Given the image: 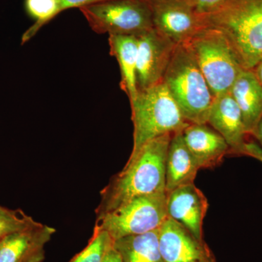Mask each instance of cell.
Wrapping results in <instances>:
<instances>
[{
	"mask_svg": "<svg viewBox=\"0 0 262 262\" xmlns=\"http://www.w3.org/2000/svg\"><path fill=\"white\" fill-rule=\"evenodd\" d=\"M163 82L190 124H207L214 96L185 44L178 45Z\"/></svg>",
	"mask_w": 262,
	"mask_h": 262,
	"instance_id": "cell-4",
	"label": "cell"
},
{
	"mask_svg": "<svg viewBox=\"0 0 262 262\" xmlns=\"http://www.w3.org/2000/svg\"><path fill=\"white\" fill-rule=\"evenodd\" d=\"M182 135L200 170L215 168L229 153L225 139L207 124H189Z\"/></svg>",
	"mask_w": 262,
	"mask_h": 262,
	"instance_id": "cell-14",
	"label": "cell"
},
{
	"mask_svg": "<svg viewBox=\"0 0 262 262\" xmlns=\"http://www.w3.org/2000/svg\"><path fill=\"white\" fill-rule=\"evenodd\" d=\"M56 229L38 222L0 239V262H42L45 246Z\"/></svg>",
	"mask_w": 262,
	"mask_h": 262,
	"instance_id": "cell-11",
	"label": "cell"
},
{
	"mask_svg": "<svg viewBox=\"0 0 262 262\" xmlns=\"http://www.w3.org/2000/svg\"><path fill=\"white\" fill-rule=\"evenodd\" d=\"M207 124L225 139L228 144L229 152L247 155L248 134L242 114L230 93L214 98Z\"/></svg>",
	"mask_w": 262,
	"mask_h": 262,
	"instance_id": "cell-12",
	"label": "cell"
},
{
	"mask_svg": "<svg viewBox=\"0 0 262 262\" xmlns=\"http://www.w3.org/2000/svg\"><path fill=\"white\" fill-rule=\"evenodd\" d=\"M256 76V79L262 87V60L251 70Z\"/></svg>",
	"mask_w": 262,
	"mask_h": 262,
	"instance_id": "cell-25",
	"label": "cell"
},
{
	"mask_svg": "<svg viewBox=\"0 0 262 262\" xmlns=\"http://www.w3.org/2000/svg\"><path fill=\"white\" fill-rule=\"evenodd\" d=\"M255 158L256 159H258L260 160V161L262 162V149H259L258 150L257 152H256V156H255Z\"/></svg>",
	"mask_w": 262,
	"mask_h": 262,
	"instance_id": "cell-27",
	"label": "cell"
},
{
	"mask_svg": "<svg viewBox=\"0 0 262 262\" xmlns=\"http://www.w3.org/2000/svg\"><path fill=\"white\" fill-rule=\"evenodd\" d=\"M148 3H154V2L164 1V0H146Z\"/></svg>",
	"mask_w": 262,
	"mask_h": 262,
	"instance_id": "cell-28",
	"label": "cell"
},
{
	"mask_svg": "<svg viewBox=\"0 0 262 262\" xmlns=\"http://www.w3.org/2000/svg\"><path fill=\"white\" fill-rule=\"evenodd\" d=\"M199 170L194 157L184 142L182 132L173 134L165 163L166 192L194 183Z\"/></svg>",
	"mask_w": 262,
	"mask_h": 262,
	"instance_id": "cell-16",
	"label": "cell"
},
{
	"mask_svg": "<svg viewBox=\"0 0 262 262\" xmlns=\"http://www.w3.org/2000/svg\"><path fill=\"white\" fill-rule=\"evenodd\" d=\"M137 38L136 84L139 91L149 89L163 81L178 45L154 28L142 33Z\"/></svg>",
	"mask_w": 262,
	"mask_h": 262,
	"instance_id": "cell-8",
	"label": "cell"
},
{
	"mask_svg": "<svg viewBox=\"0 0 262 262\" xmlns=\"http://www.w3.org/2000/svg\"><path fill=\"white\" fill-rule=\"evenodd\" d=\"M173 135L150 141L134 160L111 179L100 192L96 217L116 209L136 196L166 192L165 163Z\"/></svg>",
	"mask_w": 262,
	"mask_h": 262,
	"instance_id": "cell-1",
	"label": "cell"
},
{
	"mask_svg": "<svg viewBox=\"0 0 262 262\" xmlns=\"http://www.w3.org/2000/svg\"><path fill=\"white\" fill-rule=\"evenodd\" d=\"M61 3L62 11L70 8H80L87 5L95 4V3H101L106 0H59Z\"/></svg>",
	"mask_w": 262,
	"mask_h": 262,
	"instance_id": "cell-23",
	"label": "cell"
},
{
	"mask_svg": "<svg viewBox=\"0 0 262 262\" xmlns=\"http://www.w3.org/2000/svg\"><path fill=\"white\" fill-rule=\"evenodd\" d=\"M37 223L22 210H12L0 206V239L13 232L28 228Z\"/></svg>",
	"mask_w": 262,
	"mask_h": 262,
	"instance_id": "cell-21",
	"label": "cell"
},
{
	"mask_svg": "<svg viewBox=\"0 0 262 262\" xmlns=\"http://www.w3.org/2000/svg\"><path fill=\"white\" fill-rule=\"evenodd\" d=\"M101 262H122L121 256L114 246L105 255Z\"/></svg>",
	"mask_w": 262,
	"mask_h": 262,
	"instance_id": "cell-24",
	"label": "cell"
},
{
	"mask_svg": "<svg viewBox=\"0 0 262 262\" xmlns=\"http://www.w3.org/2000/svg\"><path fill=\"white\" fill-rule=\"evenodd\" d=\"M149 3L153 27L176 45L185 44L204 27L201 14L185 0Z\"/></svg>",
	"mask_w": 262,
	"mask_h": 262,
	"instance_id": "cell-9",
	"label": "cell"
},
{
	"mask_svg": "<svg viewBox=\"0 0 262 262\" xmlns=\"http://www.w3.org/2000/svg\"><path fill=\"white\" fill-rule=\"evenodd\" d=\"M201 15L204 27L223 34L244 70L262 60V0H227Z\"/></svg>",
	"mask_w": 262,
	"mask_h": 262,
	"instance_id": "cell-2",
	"label": "cell"
},
{
	"mask_svg": "<svg viewBox=\"0 0 262 262\" xmlns=\"http://www.w3.org/2000/svg\"><path fill=\"white\" fill-rule=\"evenodd\" d=\"M191 5L196 13L206 14L221 6L227 0H185Z\"/></svg>",
	"mask_w": 262,
	"mask_h": 262,
	"instance_id": "cell-22",
	"label": "cell"
},
{
	"mask_svg": "<svg viewBox=\"0 0 262 262\" xmlns=\"http://www.w3.org/2000/svg\"><path fill=\"white\" fill-rule=\"evenodd\" d=\"M159 242L165 262H216L204 239L169 217L159 228Z\"/></svg>",
	"mask_w": 262,
	"mask_h": 262,
	"instance_id": "cell-10",
	"label": "cell"
},
{
	"mask_svg": "<svg viewBox=\"0 0 262 262\" xmlns=\"http://www.w3.org/2000/svg\"><path fill=\"white\" fill-rule=\"evenodd\" d=\"M25 9L27 14L35 20V23L24 33L22 37L23 44L62 12L59 0H25Z\"/></svg>",
	"mask_w": 262,
	"mask_h": 262,
	"instance_id": "cell-19",
	"label": "cell"
},
{
	"mask_svg": "<svg viewBox=\"0 0 262 262\" xmlns=\"http://www.w3.org/2000/svg\"><path fill=\"white\" fill-rule=\"evenodd\" d=\"M110 53L116 58L121 73L120 87L126 93L130 103L138 94L136 84L138 38L134 35H108Z\"/></svg>",
	"mask_w": 262,
	"mask_h": 262,
	"instance_id": "cell-17",
	"label": "cell"
},
{
	"mask_svg": "<svg viewBox=\"0 0 262 262\" xmlns=\"http://www.w3.org/2000/svg\"><path fill=\"white\" fill-rule=\"evenodd\" d=\"M168 216L189 229L203 241V225L208 208L206 196L192 184L182 186L167 193Z\"/></svg>",
	"mask_w": 262,
	"mask_h": 262,
	"instance_id": "cell-13",
	"label": "cell"
},
{
	"mask_svg": "<svg viewBox=\"0 0 262 262\" xmlns=\"http://www.w3.org/2000/svg\"><path fill=\"white\" fill-rule=\"evenodd\" d=\"M114 247L122 262H165L160 251L159 229L117 239Z\"/></svg>",
	"mask_w": 262,
	"mask_h": 262,
	"instance_id": "cell-18",
	"label": "cell"
},
{
	"mask_svg": "<svg viewBox=\"0 0 262 262\" xmlns=\"http://www.w3.org/2000/svg\"><path fill=\"white\" fill-rule=\"evenodd\" d=\"M213 96L229 93L243 70L223 34L204 27L187 43Z\"/></svg>",
	"mask_w": 262,
	"mask_h": 262,
	"instance_id": "cell-5",
	"label": "cell"
},
{
	"mask_svg": "<svg viewBox=\"0 0 262 262\" xmlns=\"http://www.w3.org/2000/svg\"><path fill=\"white\" fill-rule=\"evenodd\" d=\"M114 242L106 231L94 229L87 246L69 262H101Z\"/></svg>",
	"mask_w": 262,
	"mask_h": 262,
	"instance_id": "cell-20",
	"label": "cell"
},
{
	"mask_svg": "<svg viewBox=\"0 0 262 262\" xmlns=\"http://www.w3.org/2000/svg\"><path fill=\"white\" fill-rule=\"evenodd\" d=\"M167 192L136 196L113 211L96 217L94 229L114 241L156 230L168 219Z\"/></svg>",
	"mask_w": 262,
	"mask_h": 262,
	"instance_id": "cell-6",
	"label": "cell"
},
{
	"mask_svg": "<svg viewBox=\"0 0 262 262\" xmlns=\"http://www.w3.org/2000/svg\"><path fill=\"white\" fill-rule=\"evenodd\" d=\"M252 136H254L262 145V117L259 122H258L256 129L253 131Z\"/></svg>",
	"mask_w": 262,
	"mask_h": 262,
	"instance_id": "cell-26",
	"label": "cell"
},
{
	"mask_svg": "<svg viewBox=\"0 0 262 262\" xmlns=\"http://www.w3.org/2000/svg\"><path fill=\"white\" fill-rule=\"evenodd\" d=\"M134 124V144L127 162L136 158L145 144L166 134L183 132L189 125L162 81L138 91L130 103Z\"/></svg>",
	"mask_w": 262,
	"mask_h": 262,
	"instance_id": "cell-3",
	"label": "cell"
},
{
	"mask_svg": "<svg viewBox=\"0 0 262 262\" xmlns=\"http://www.w3.org/2000/svg\"><path fill=\"white\" fill-rule=\"evenodd\" d=\"M229 93L242 114L246 133L252 136L262 117V87L253 71L243 70Z\"/></svg>",
	"mask_w": 262,
	"mask_h": 262,
	"instance_id": "cell-15",
	"label": "cell"
},
{
	"mask_svg": "<svg viewBox=\"0 0 262 262\" xmlns=\"http://www.w3.org/2000/svg\"><path fill=\"white\" fill-rule=\"evenodd\" d=\"M80 10L98 34L139 36L154 28L151 7L146 0H106Z\"/></svg>",
	"mask_w": 262,
	"mask_h": 262,
	"instance_id": "cell-7",
	"label": "cell"
}]
</instances>
